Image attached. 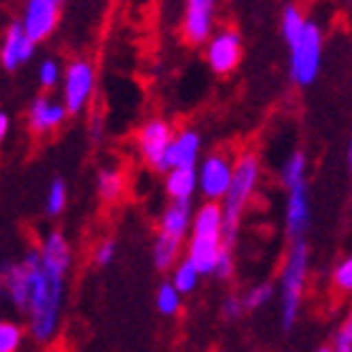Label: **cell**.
<instances>
[{
  "instance_id": "cell-1",
  "label": "cell",
  "mask_w": 352,
  "mask_h": 352,
  "mask_svg": "<svg viewBox=\"0 0 352 352\" xmlns=\"http://www.w3.org/2000/svg\"><path fill=\"white\" fill-rule=\"evenodd\" d=\"M63 305H66V277L43 270L38 272L30 302L25 307L28 320V335L38 345H53L60 335L63 322Z\"/></svg>"
},
{
  "instance_id": "cell-2",
  "label": "cell",
  "mask_w": 352,
  "mask_h": 352,
  "mask_svg": "<svg viewBox=\"0 0 352 352\" xmlns=\"http://www.w3.org/2000/svg\"><path fill=\"white\" fill-rule=\"evenodd\" d=\"M309 244L307 239H292L287 244L285 259L279 267V279H277V297H279V324L282 330L289 332L300 320L302 302H305V292H307L309 282Z\"/></svg>"
},
{
  "instance_id": "cell-3",
  "label": "cell",
  "mask_w": 352,
  "mask_h": 352,
  "mask_svg": "<svg viewBox=\"0 0 352 352\" xmlns=\"http://www.w3.org/2000/svg\"><path fill=\"white\" fill-rule=\"evenodd\" d=\"M227 229H224V209L221 201H206L194 209V221H191V232L186 239V257L197 264L201 274L209 277L214 274L217 259L221 250L227 247Z\"/></svg>"
},
{
  "instance_id": "cell-4",
  "label": "cell",
  "mask_w": 352,
  "mask_h": 352,
  "mask_svg": "<svg viewBox=\"0 0 352 352\" xmlns=\"http://www.w3.org/2000/svg\"><path fill=\"white\" fill-rule=\"evenodd\" d=\"M262 184V159L254 148H244L236 154L234 179L229 186L227 197L221 199V209H224V229H227V242L234 244L239 227L244 221V214L254 201Z\"/></svg>"
},
{
  "instance_id": "cell-5",
  "label": "cell",
  "mask_w": 352,
  "mask_h": 352,
  "mask_svg": "<svg viewBox=\"0 0 352 352\" xmlns=\"http://www.w3.org/2000/svg\"><path fill=\"white\" fill-rule=\"evenodd\" d=\"M287 56H289V81L297 88L312 86L322 71L324 56V30L315 18H309L305 28L292 41H287Z\"/></svg>"
},
{
  "instance_id": "cell-6",
  "label": "cell",
  "mask_w": 352,
  "mask_h": 352,
  "mask_svg": "<svg viewBox=\"0 0 352 352\" xmlns=\"http://www.w3.org/2000/svg\"><path fill=\"white\" fill-rule=\"evenodd\" d=\"M41 267H43V264H41V252H38V247H36V250L25 252L18 262H10L0 270V289H3V294H6L8 302H10L15 309L25 312Z\"/></svg>"
},
{
  "instance_id": "cell-7",
  "label": "cell",
  "mask_w": 352,
  "mask_h": 352,
  "mask_svg": "<svg viewBox=\"0 0 352 352\" xmlns=\"http://www.w3.org/2000/svg\"><path fill=\"white\" fill-rule=\"evenodd\" d=\"M96 96V66L88 58H74L63 66L60 78V98L71 111V116H78L91 106Z\"/></svg>"
},
{
  "instance_id": "cell-8",
  "label": "cell",
  "mask_w": 352,
  "mask_h": 352,
  "mask_svg": "<svg viewBox=\"0 0 352 352\" xmlns=\"http://www.w3.org/2000/svg\"><path fill=\"white\" fill-rule=\"evenodd\" d=\"M174 124L162 116H151L136 131V151L151 171H166V154L174 139Z\"/></svg>"
},
{
  "instance_id": "cell-9",
  "label": "cell",
  "mask_w": 352,
  "mask_h": 352,
  "mask_svg": "<svg viewBox=\"0 0 352 352\" xmlns=\"http://www.w3.org/2000/svg\"><path fill=\"white\" fill-rule=\"evenodd\" d=\"M236 156L232 151H212V154L201 156L197 171H199V194L206 201H221L227 197L232 179H234Z\"/></svg>"
},
{
  "instance_id": "cell-10",
  "label": "cell",
  "mask_w": 352,
  "mask_h": 352,
  "mask_svg": "<svg viewBox=\"0 0 352 352\" xmlns=\"http://www.w3.org/2000/svg\"><path fill=\"white\" fill-rule=\"evenodd\" d=\"M206 66L217 76H232L239 68L244 58V41L242 33L232 25H221L212 33V38L204 43Z\"/></svg>"
},
{
  "instance_id": "cell-11",
  "label": "cell",
  "mask_w": 352,
  "mask_h": 352,
  "mask_svg": "<svg viewBox=\"0 0 352 352\" xmlns=\"http://www.w3.org/2000/svg\"><path fill=\"white\" fill-rule=\"evenodd\" d=\"M217 13H219V0H184L182 13V38L186 45H204L212 33L217 30Z\"/></svg>"
},
{
  "instance_id": "cell-12",
  "label": "cell",
  "mask_w": 352,
  "mask_h": 352,
  "mask_svg": "<svg viewBox=\"0 0 352 352\" xmlns=\"http://www.w3.org/2000/svg\"><path fill=\"white\" fill-rule=\"evenodd\" d=\"M71 111L66 109L63 98H53L51 94H41L30 101L28 111H25V126H28L30 136L36 139H45L58 133L66 126Z\"/></svg>"
},
{
  "instance_id": "cell-13",
  "label": "cell",
  "mask_w": 352,
  "mask_h": 352,
  "mask_svg": "<svg viewBox=\"0 0 352 352\" xmlns=\"http://www.w3.org/2000/svg\"><path fill=\"white\" fill-rule=\"evenodd\" d=\"M285 191V234L287 242H292V239L307 236L312 224V197H309L307 179L287 186Z\"/></svg>"
},
{
  "instance_id": "cell-14",
  "label": "cell",
  "mask_w": 352,
  "mask_h": 352,
  "mask_svg": "<svg viewBox=\"0 0 352 352\" xmlns=\"http://www.w3.org/2000/svg\"><path fill=\"white\" fill-rule=\"evenodd\" d=\"M21 23L36 43H43L56 33L60 23V3L53 0H25L21 13Z\"/></svg>"
},
{
  "instance_id": "cell-15",
  "label": "cell",
  "mask_w": 352,
  "mask_h": 352,
  "mask_svg": "<svg viewBox=\"0 0 352 352\" xmlns=\"http://www.w3.org/2000/svg\"><path fill=\"white\" fill-rule=\"evenodd\" d=\"M36 41L25 33L21 21H13L3 33L0 41V63L6 71H18L23 63H28L36 53Z\"/></svg>"
},
{
  "instance_id": "cell-16",
  "label": "cell",
  "mask_w": 352,
  "mask_h": 352,
  "mask_svg": "<svg viewBox=\"0 0 352 352\" xmlns=\"http://www.w3.org/2000/svg\"><path fill=\"white\" fill-rule=\"evenodd\" d=\"M38 252H41L43 270L68 277V270H71V264H74V252H71V242L66 239L63 232H58V229L45 232V234L41 236V242H38Z\"/></svg>"
},
{
  "instance_id": "cell-17",
  "label": "cell",
  "mask_w": 352,
  "mask_h": 352,
  "mask_svg": "<svg viewBox=\"0 0 352 352\" xmlns=\"http://www.w3.org/2000/svg\"><path fill=\"white\" fill-rule=\"evenodd\" d=\"M201 146H204V141H201V133L197 129H191V126L176 129L169 154H166V171L174 169V166H199Z\"/></svg>"
},
{
  "instance_id": "cell-18",
  "label": "cell",
  "mask_w": 352,
  "mask_h": 352,
  "mask_svg": "<svg viewBox=\"0 0 352 352\" xmlns=\"http://www.w3.org/2000/svg\"><path fill=\"white\" fill-rule=\"evenodd\" d=\"M164 191L169 201H191L199 191L197 166H174L164 171Z\"/></svg>"
},
{
  "instance_id": "cell-19",
  "label": "cell",
  "mask_w": 352,
  "mask_h": 352,
  "mask_svg": "<svg viewBox=\"0 0 352 352\" xmlns=\"http://www.w3.org/2000/svg\"><path fill=\"white\" fill-rule=\"evenodd\" d=\"M191 221H194L191 201H169L159 217V232L186 242L191 232Z\"/></svg>"
},
{
  "instance_id": "cell-20",
  "label": "cell",
  "mask_w": 352,
  "mask_h": 352,
  "mask_svg": "<svg viewBox=\"0 0 352 352\" xmlns=\"http://www.w3.org/2000/svg\"><path fill=\"white\" fill-rule=\"evenodd\" d=\"M129 182H126V171L121 166H103L96 174V191L103 204H118L126 197Z\"/></svg>"
},
{
  "instance_id": "cell-21",
  "label": "cell",
  "mask_w": 352,
  "mask_h": 352,
  "mask_svg": "<svg viewBox=\"0 0 352 352\" xmlns=\"http://www.w3.org/2000/svg\"><path fill=\"white\" fill-rule=\"evenodd\" d=\"M184 252H186V242L176 239V236L164 234V232H156L154 247H151V257H154V267L159 272H171V267L184 257Z\"/></svg>"
},
{
  "instance_id": "cell-22",
  "label": "cell",
  "mask_w": 352,
  "mask_h": 352,
  "mask_svg": "<svg viewBox=\"0 0 352 352\" xmlns=\"http://www.w3.org/2000/svg\"><path fill=\"white\" fill-rule=\"evenodd\" d=\"M201 270H199L197 264L191 262L186 254H184L179 262L171 267V282L176 285V289L182 294H191V292H197V287L199 282H201Z\"/></svg>"
},
{
  "instance_id": "cell-23",
  "label": "cell",
  "mask_w": 352,
  "mask_h": 352,
  "mask_svg": "<svg viewBox=\"0 0 352 352\" xmlns=\"http://www.w3.org/2000/svg\"><path fill=\"white\" fill-rule=\"evenodd\" d=\"M182 302H184V294L176 289L174 282H164L159 285L156 289V297H154V305H156V312L162 317H176L182 312Z\"/></svg>"
},
{
  "instance_id": "cell-24",
  "label": "cell",
  "mask_w": 352,
  "mask_h": 352,
  "mask_svg": "<svg viewBox=\"0 0 352 352\" xmlns=\"http://www.w3.org/2000/svg\"><path fill=\"white\" fill-rule=\"evenodd\" d=\"M307 171H309V164H307V156H305V151H292V154L287 156L285 164H282V169H279V182H282V186H292V184L297 182H305L307 179Z\"/></svg>"
},
{
  "instance_id": "cell-25",
  "label": "cell",
  "mask_w": 352,
  "mask_h": 352,
  "mask_svg": "<svg viewBox=\"0 0 352 352\" xmlns=\"http://www.w3.org/2000/svg\"><path fill=\"white\" fill-rule=\"evenodd\" d=\"M242 297H244V305H247V312H259V309L267 307L277 297V285L270 282V279H264V282L252 285L247 292H242Z\"/></svg>"
},
{
  "instance_id": "cell-26",
  "label": "cell",
  "mask_w": 352,
  "mask_h": 352,
  "mask_svg": "<svg viewBox=\"0 0 352 352\" xmlns=\"http://www.w3.org/2000/svg\"><path fill=\"white\" fill-rule=\"evenodd\" d=\"M66 204H68V186L63 179H53L48 191H45V214L48 217H60V214L66 212Z\"/></svg>"
},
{
  "instance_id": "cell-27",
  "label": "cell",
  "mask_w": 352,
  "mask_h": 352,
  "mask_svg": "<svg viewBox=\"0 0 352 352\" xmlns=\"http://www.w3.org/2000/svg\"><path fill=\"white\" fill-rule=\"evenodd\" d=\"M25 340V327L13 320H0V352H18Z\"/></svg>"
},
{
  "instance_id": "cell-28",
  "label": "cell",
  "mask_w": 352,
  "mask_h": 352,
  "mask_svg": "<svg viewBox=\"0 0 352 352\" xmlns=\"http://www.w3.org/2000/svg\"><path fill=\"white\" fill-rule=\"evenodd\" d=\"M330 282H332V289L338 294H352V252L335 264Z\"/></svg>"
},
{
  "instance_id": "cell-29",
  "label": "cell",
  "mask_w": 352,
  "mask_h": 352,
  "mask_svg": "<svg viewBox=\"0 0 352 352\" xmlns=\"http://www.w3.org/2000/svg\"><path fill=\"white\" fill-rule=\"evenodd\" d=\"M60 78H63V66H60L56 58H43L41 66H38V83L43 91H53V88L60 86Z\"/></svg>"
},
{
  "instance_id": "cell-30",
  "label": "cell",
  "mask_w": 352,
  "mask_h": 352,
  "mask_svg": "<svg viewBox=\"0 0 352 352\" xmlns=\"http://www.w3.org/2000/svg\"><path fill=\"white\" fill-rule=\"evenodd\" d=\"M332 350L352 352V307L342 315L338 330H335V335H332Z\"/></svg>"
},
{
  "instance_id": "cell-31",
  "label": "cell",
  "mask_w": 352,
  "mask_h": 352,
  "mask_svg": "<svg viewBox=\"0 0 352 352\" xmlns=\"http://www.w3.org/2000/svg\"><path fill=\"white\" fill-rule=\"evenodd\" d=\"M244 315H250V312H247L244 297L239 292H232L227 300L221 302V317H224V320H229V322H239Z\"/></svg>"
},
{
  "instance_id": "cell-32",
  "label": "cell",
  "mask_w": 352,
  "mask_h": 352,
  "mask_svg": "<svg viewBox=\"0 0 352 352\" xmlns=\"http://www.w3.org/2000/svg\"><path fill=\"white\" fill-rule=\"evenodd\" d=\"M234 267H236V262H234V244H227V247L221 250L219 259H217V267H214L212 277L221 279V282H227V279L234 277Z\"/></svg>"
},
{
  "instance_id": "cell-33",
  "label": "cell",
  "mask_w": 352,
  "mask_h": 352,
  "mask_svg": "<svg viewBox=\"0 0 352 352\" xmlns=\"http://www.w3.org/2000/svg\"><path fill=\"white\" fill-rule=\"evenodd\" d=\"M116 259V242L113 239H101L94 247V264L96 267H109Z\"/></svg>"
},
{
  "instance_id": "cell-34",
  "label": "cell",
  "mask_w": 352,
  "mask_h": 352,
  "mask_svg": "<svg viewBox=\"0 0 352 352\" xmlns=\"http://www.w3.org/2000/svg\"><path fill=\"white\" fill-rule=\"evenodd\" d=\"M8 133H10V116L6 111H0V144L8 139Z\"/></svg>"
},
{
  "instance_id": "cell-35",
  "label": "cell",
  "mask_w": 352,
  "mask_h": 352,
  "mask_svg": "<svg viewBox=\"0 0 352 352\" xmlns=\"http://www.w3.org/2000/svg\"><path fill=\"white\" fill-rule=\"evenodd\" d=\"M91 136H94V141H96V139H101V136H103L101 121H96V118L91 121Z\"/></svg>"
},
{
  "instance_id": "cell-36",
  "label": "cell",
  "mask_w": 352,
  "mask_h": 352,
  "mask_svg": "<svg viewBox=\"0 0 352 352\" xmlns=\"http://www.w3.org/2000/svg\"><path fill=\"white\" fill-rule=\"evenodd\" d=\"M347 166H350V174H352V139H350V146H347Z\"/></svg>"
},
{
  "instance_id": "cell-37",
  "label": "cell",
  "mask_w": 352,
  "mask_h": 352,
  "mask_svg": "<svg viewBox=\"0 0 352 352\" xmlns=\"http://www.w3.org/2000/svg\"><path fill=\"white\" fill-rule=\"evenodd\" d=\"M53 3H63V0H53Z\"/></svg>"
}]
</instances>
